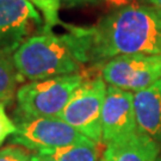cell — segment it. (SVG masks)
I'll return each instance as SVG.
<instances>
[{"label":"cell","instance_id":"obj_1","mask_svg":"<svg viewBox=\"0 0 161 161\" xmlns=\"http://www.w3.org/2000/svg\"><path fill=\"white\" fill-rule=\"evenodd\" d=\"M64 25L80 64L103 66L123 55H161V12L154 6L131 3L91 26Z\"/></svg>","mask_w":161,"mask_h":161},{"label":"cell","instance_id":"obj_2","mask_svg":"<svg viewBox=\"0 0 161 161\" xmlns=\"http://www.w3.org/2000/svg\"><path fill=\"white\" fill-rule=\"evenodd\" d=\"M12 61L19 75L30 81L79 74L81 66L67 35L48 29L25 41L12 54Z\"/></svg>","mask_w":161,"mask_h":161},{"label":"cell","instance_id":"obj_3","mask_svg":"<svg viewBox=\"0 0 161 161\" xmlns=\"http://www.w3.org/2000/svg\"><path fill=\"white\" fill-rule=\"evenodd\" d=\"M84 80L82 75L72 74L23 85L16 93L23 117H58Z\"/></svg>","mask_w":161,"mask_h":161},{"label":"cell","instance_id":"obj_4","mask_svg":"<svg viewBox=\"0 0 161 161\" xmlns=\"http://www.w3.org/2000/svg\"><path fill=\"white\" fill-rule=\"evenodd\" d=\"M106 90V82L102 76L84 80L75 90L58 118L93 142L102 143V111Z\"/></svg>","mask_w":161,"mask_h":161},{"label":"cell","instance_id":"obj_5","mask_svg":"<svg viewBox=\"0 0 161 161\" xmlns=\"http://www.w3.org/2000/svg\"><path fill=\"white\" fill-rule=\"evenodd\" d=\"M92 142V140L84 136L58 117H23L17 124V131L12 135V143L37 153Z\"/></svg>","mask_w":161,"mask_h":161},{"label":"cell","instance_id":"obj_6","mask_svg":"<svg viewBox=\"0 0 161 161\" xmlns=\"http://www.w3.org/2000/svg\"><path fill=\"white\" fill-rule=\"evenodd\" d=\"M102 78L110 86L140 92L161 79V55H123L105 62Z\"/></svg>","mask_w":161,"mask_h":161},{"label":"cell","instance_id":"obj_7","mask_svg":"<svg viewBox=\"0 0 161 161\" xmlns=\"http://www.w3.org/2000/svg\"><path fill=\"white\" fill-rule=\"evenodd\" d=\"M40 12L29 0H0V54L8 55L42 28Z\"/></svg>","mask_w":161,"mask_h":161},{"label":"cell","instance_id":"obj_8","mask_svg":"<svg viewBox=\"0 0 161 161\" xmlns=\"http://www.w3.org/2000/svg\"><path fill=\"white\" fill-rule=\"evenodd\" d=\"M138 130L134 93L109 86L102 111V136L105 144L117 142Z\"/></svg>","mask_w":161,"mask_h":161},{"label":"cell","instance_id":"obj_9","mask_svg":"<svg viewBox=\"0 0 161 161\" xmlns=\"http://www.w3.org/2000/svg\"><path fill=\"white\" fill-rule=\"evenodd\" d=\"M160 153L159 143L138 129L128 137L106 144L103 158L106 161H156Z\"/></svg>","mask_w":161,"mask_h":161},{"label":"cell","instance_id":"obj_10","mask_svg":"<svg viewBox=\"0 0 161 161\" xmlns=\"http://www.w3.org/2000/svg\"><path fill=\"white\" fill-rule=\"evenodd\" d=\"M134 108L138 129L161 142V79L134 93Z\"/></svg>","mask_w":161,"mask_h":161},{"label":"cell","instance_id":"obj_11","mask_svg":"<svg viewBox=\"0 0 161 161\" xmlns=\"http://www.w3.org/2000/svg\"><path fill=\"white\" fill-rule=\"evenodd\" d=\"M42 154L49 155L54 161H100L98 143L73 144L56 149L43 150Z\"/></svg>","mask_w":161,"mask_h":161},{"label":"cell","instance_id":"obj_12","mask_svg":"<svg viewBox=\"0 0 161 161\" xmlns=\"http://www.w3.org/2000/svg\"><path fill=\"white\" fill-rule=\"evenodd\" d=\"M22 80L13 64L12 58L0 54V102H10L16 93L18 82Z\"/></svg>","mask_w":161,"mask_h":161},{"label":"cell","instance_id":"obj_13","mask_svg":"<svg viewBox=\"0 0 161 161\" xmlns=\"http://www.w3.org/2000/svg\"><path fill=\"white\" fill-rule=\"evenodd\" d=\"M35 6H37L43 13V18L46 20V24L43 29L52 30L53 26L62 24L58 18V8L60 5L56 0H29Z\"/></svg>","mask_w":161,"mask_h":161},{"label":"cell","instance_id":"obj_14","mask_svg":"<svg viewBox=\"0 0 161 161\" xmlns=\"http://www.w3.org/2000/svg\"><path fill=\"white\" fill-rule=\"evenodd\" d=\"M5 105L6 103L0 102V147L7 138L17 131V124L8 117Z\"/></svg>","mask_w":161,"mask_h":161},{"label":"cell","instance_id":"obj_15","mask_svg":"<svg viewBox=\"0 0 161 161\" xmlns=\"http://www.w3.org/2000/svg\"><path fill=\"white\" fill-rule=\"evenodd\" d=\"M0 161H31V155L24 147L7 146L0 149Z\"/></svg>","mask_w":161,"mask_h":161},{"label":"cell","instance_id":"obj_16","mask_svg":"<svg viewBox=\"0 0 161 161\" xmlns=\"http://www.w3.org/2000/svg\"><path fill=\"white\" fill-rule=\"evenodd\" d=\"M60 6H81V5H97L100 3V0H56Z\"/></svg>","mask_w":161,"mask_h":161},{"label":"cell","instance_id":"obj_17","mask_svg":"<svg viewBox=\"0 0 161 161\" xmlns=\"http://www.w3.org/2000/svg\"><path fill=\"white\" fill-rule=\"evenodd\" d=\"M100 1L105 3L109 7L114 8V10L121 8V7H124V6H127V5H129V4L134 3L132 0H100Z\"/></svg>","mask_w":161,"mask_h":161},{"label":"cell","instance_id":"obj_18","mask_svg":"<svg viewBox=\"0 0 161 161\" xmlns=\"http://www.w3.org/2000/svg\"><path fill=\"white\" fill-rule=\"evenodd\" d=\"M31 161H54L49 155L42 154V153H36L31 155Z\"/></svg>","mask_w":161,"mask_h":161},{"label":"cell","instance_id":"obj_19","mask_svg":"<svg viewBox=\"0 0 161 161\" xmlns=\"http://www.w3.org/2000/svg\"><path fill=\"white\" fill-rule=\"evenodd\" d=\"M134 3H138V4H143V5H149L153 6L154 0H132Z\"/></svg>","mask_w":161,"mask_h":161},{"label":"cell","instance_id":"obj_20","mask_svg":"<svg viewBox=\"0 0 161 161\" xmlns=\"http://www.w3.org/2000/svg\"><path fill=\"white\" fill-rule=\"evenodd\" d=\"M153 6H154L155 8H158V10L161 12V0H154V4H153Z\"/></svg>","mask_w":161,"mask_h":161},{"label":"cell","instance_id":"obj_21","mask_svg":"<svg viewBox=\"0 0 161 161\" xmlns=\"http://www.w3.org/2000/svg\"><path fill=\"white\" fill-rule=\"evenodd\" d=\"M156 161H161V153H160V155H159V158H158V160Z\"/></svg>","mask_w":161,"mask_h":161},{"label":"cell","instance_id":"obj_22","mask_svg":"<svg viewBox=\"0 0 161 161\" xmlns=\"http://www.w3.org/2000/svg\"><path fill=\"white\" fill-rule=\"evenodd\" d=\"M100 161H106V160H105V159H104V158H102V159H100Z\"/></svg>","mask_w":161,"mask_h":161}]
</instances>
